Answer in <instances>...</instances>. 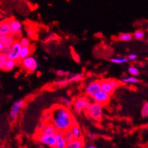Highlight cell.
I'll return each mask as SVG.
<instances>
[{
    "label": "cell",
    "mask_w": 148,
    "mask_h": 148,
    "mask_svg": "<svg viewBox=\"0 0 148 148\" xmlns=\"http://www.w3.org/2000/svg\"><path fill=\"white\" fill-rule=\"evenodd\" d=\"M49 110V121L57 130L60 133H66L72 130L77 125L76 119L69 108L63 105L55 104Z\"/></svg>",
    "instance_id": "6da1fadb"
},
{
    "label": "cell",
    "mask_w": 148,
    "mask_h": 148,
    "mask_svg": "<svg viewBox=\"0 0 148 148\" xmlns=\"http://www.w3.org/2000/svg\"><path fill=\"white\" fill-rule=\"evenodd\" d=\"M85 112H86V115L88 117L98 122H101L103 119V106L95 102L91 103L89 108L86 110Z\"/></svg>",
    "instance_id": "7a4b0ae2"
},
{
    "label": "cell",
    "mask_w": 148,
    "mask_h": 148,
    "mask_svg": "<svg viewBox=\"0 0 148 148\" xmlns=\"http://www.w3.org/2000/svg\"><path fill=\"white\" fill-rule=\"evenodd\" d=\"M100 83L101 91L106 93V94L109 95L110 96H111V95L114 94L116 88H117L119 86L122 84V82L113 78L103 79V80H100Z\"/></svg>",
    "instance_id": "3957f363"
},
{
    "label": "cell",
    "mask_w": 148,
    "mask_h": 148,
    "mask_svg": "<svg viewBox=\"0 0 148 148\" xmlns=\"http://www.w3.org/2000/svg\"><path fill=\"white\" fill-rule=\"evenodd\" d=\"M21 48H22V47H21L19 41H16L13 47L10 49L2 51V52H1V53L6 55L9 60H14V61L16 62L17 64H20L21 61V59H20V52L21 50Z\"/></svg>",
    "instance_id": "277c9868"
},
{
    "label": "cell",
    "mask_w": 148,
    "mask_h": 148,
    "mask_svg": "<svg viewBox=\"0 0 148 148\" xmlns=\"http://www.w3.org/2000/svg\"><path fill=\"white\" fill-rule=\"evenodd\" d=\"M34 138L44 145H48L52 148H56L57 145V137L56 135H45V134L36 133Z\"/></svg>",
    "instance_id": "5b68a950"
},
{
    "label": "cell",
    "mask_w": 148,
    "mask_h": 148,
    "mask_svg": "<svg viewBox=\"0 0 148 148\" xmlns=\"http://www.w3.org/2000/svg\"><path fill=\"white\" fill-rule=\"evenodd\" d=\"M21 66L28 73H33L38 68V62L33 56L26 58L21 61Z\"/></svg>",
    "instance_id": "8992f818"
},
{
    "label": "cell",
    "mask_w": 148,
    "mask_h": 148,
    "mask_svg": "<svg viewBox=\"0 0 148 148\" xmlns=\"http://www.w3.org/2000/svg\"><path fill=\"white\" fill-rule=\"evenodd\" d=\"M11 20V36L17 41V39L21 38V32H22V25L21 22L18 21L13 17L10 18Z\"/></svg>",
    "instance_id": "52a82bcc"
},
{
    "label": "cell",
    "mask_w": 148,
    "mask_h": 148,
    "mask_svg": "<svg viewBox=\"0 0 148 148\" xmlns=\"http://www.w3.org/2000/svg\"><path fill=\"white\" fill-rule=\"evenodd\" d=\"M99 91H101L100 80H95L94 82H91L86 89V96L90 98L94 97V96L96 95Z\"/></svg>",
    "instance_id": "ba28073f"
},
{
    "label": "cell",
    "mask_w": 148,
    "mask_h": 148,
    "mask_svg": "<svg viewBox=\"0 0 148 148\" xmlns=\"http://www.w3.org/2000/svg\"><path fill=\"white\" fill-rule=\"evenodd\" d=\"M25 102L24 99H19V100L15 102L10 112V118L12 121L16 119L20 110L25 106Z\"/></svg>",
    "instance_id": "9c48e42d"
},
{
    "label": "cell",
    "mask_w": 148,
    "mask_h": 148,
    "mask_svg": "<svg viewBox=\"0 0 148 148\" xmlns=\"http://www.w3.org/2000/svg\"><path fill=\"white\" fill-rule=\"evenodd\" d=\"M110 99H111V96L102 91L97 93L93 97V99L95 103H99L102 106H105L108 104L109 102H110Z\"/></svg>",
    "instance_id": "30bf717a"
},
{
    "label": "cell",
    "mask_w": 148,
    "mask_h": 148,
    "mask_svg": "<svg viewBox=\"0 0 148 148\" xmlns=\"http://www.w3.org/2000/svg\"><path fill=\"white\" fill-rule=\"evenodd\" d=\"M11 20L8 18L1 21L0 24V36H10L11 35Z\"/></svg>",
    "instance_id": "8fae6325"
},
{
    "label": "cell",
    "mask_w": 148,
    "mask_h": 148,
    "mask_svg": "<svg viewBox=\"0 0 148 148\" xmlns=\"http://www.w3.org/2000/svg\"><path fill=\"white\" fill-rule=\"evenodd\" d=\"M15 41H16V39L11 35H10V36H0V43L3 45L4 50L10 49L14 44Z\"/></svg>",
    "instance_id": "7c38bea8"
},
{
    "label": "cell",
    "mask_w": 148,
    "mask_h": 148,
    "mask_svg": "<svg viewBox=\"0 0 148 148\" xmlns=\"http://www.w3.org/2000/svg\"><path fill=\"white\" fill-rule=\"evenodd\" d=\"M85 140L83 136L79 138H75L72 142L67 143L66 148H83L85 147Z\"/></svg>",
    "instance_id": "4fadbf2b"
},
{
    "label": "cell",
    "mask_w": 148,
    "mask_h": 148,
    "mask_svg": "<svg viewBox=\"0 0 148 148\" xmlns=\"http://www.w3.org/2000/svg\"><path fill=\"white\" fill-rule=\"evenodd\" d=\"M35 49V45L34 44H31L29 47H22L21 50L20 52V59L21 60H24L26 58L29 57L31 54L33 53V51Z\"/></svg>",
    "instance_id": "5bb4252c"
},
{
    "label": "cell",
    "mask_w": 148,
    "mask_h": 148,
    "mask_svg": "<svg viewBox=\"0 0 148 148\" xmlns=\"http://www.w3.org/2000/svg\"><path fill=\"white\" fill-rule=\"evenodd\" d=\"M56 137H57V145L56 148H66L67 143L64 138V134L63 133L58 132L56 134Z\"/></svg>",
    "instance_id": "9a60e30c"
},
{
    "label": "cell",
    "mask_w": 148,
    "mask_h": 148,
    "mask_svg": "<svg viewBox=\"0 0 148 148\" xmlns=\"http://www.w3.org/2000/svg\"><path fill=\"white\" fill-rule=\"evenodd\" d=\"M72 106H73L74 109H75V111H76L77 114H81V112L83 111V110H84L82 106L81 103H80V99L78 97H75L73 98L72 101Z\"/></svg>",
    "instance_id": "2e32d148"
},
{
    "label": "cell",
    "mask_w": 148,
    "mask_h": 148,
    "mask_svg": "<svg viewBox=\"0 0 148 148\" xmlns=\"http://www.w3.org/2000/svg\"><path fill=\"white\" fill-rule=\"evenodd\" d=\"M25 25H26V31L28 36L33 39L37 38V33H36V29H34V26L30 25L29 24H28V22L25 23Z\"/></svg>",
    "instance_id": "e0dca14e"
},
{
    "label": "cell",
    "mask_w": 148,
    "mask_h": 148,
    "mask_svg": "<svg viewBox=\"0 0 148 148\" xmlns=\"http://www.w3.org/2000/svg\"><path fill=\"white\" fill-rule=\"evenodd\" d=\"M88 97L87 96H82V97H79V99H80V103H81L82 106H83V109H84L85 111L87 110V109L89 108V106H91V101H90V99H88Z\"/></svg>",
    "instance_id": "ac0fdd59"
},
{
    "label": "cell",
    "mask_w": 148,
    "mask_h": 148,
    "mask_svg": "<svg viewBox=\"0 0 148 148\" xmlns=\"http://www.w3.org/2000/svg\"><path fill=\"white\" fill-rule=\"evenodd\" d=\"M17 63L14 60H8V61L6 62V64H5V66L2 69L3 71H6V72H8V71H11L13 68L15 67V66L16 65Z\"/></svg>",
    "instance_id": "d6986e66"
},
{
    "label": "cell",
    "mask_w": 148,
    "mask_h": 148,
    "mask_svg": "<svg viewBox=\"0 0 148 148\" xmlns=\"http://www.w3.org/2000/svg\"><path fill=\"white\" fill-rule=\"evenodd\" d=\"M134 38V35L131 33H120L118 36V39L122 41H131Z\"/></svg>",
    "instance_id": "ffe728a7"
},
{
    "label": "cell",
    "mask_w": 148,
    "mask_h": 148,
    "mask_svg": "<svg viewBox=\"0 0 148 148\" xmlns=\"http://www.w3.org/2000/svg\"><path fill=\"white\" fill-rule=\"evenodd\" d=\"M71 132L72 133L74 136L75 137V138H79L82 136L81 131H80V129L78 125V124L75 125L72 127V130H71Z\"/></svg>",
    "instance_id": "44dd1931"
},
{
    "label": "cell",
    "mask_w": 148,
    "mask_h": 148,
    "mask_svg": "<svg viewBox=\"0 0 148 148\" xmlns=\"http://www.w3.org/2000/svg\"><path fill=\"white\" fill-rule=\"evenodd\" d=\"M64 134V139H65L66 142V143H69V142H72V141L75 139V137L74 136V135L72 134L71 130L66 132V133H64V134Z\"/></svg>",
    "instance_id": "7402d4cb"
},
{
    "label": "cell",
    "mask_w": 148,
    "mask_h": 148,
    "mask_svg": "<svg viewBox=\"0 0 148 148\" xmlns=\"http://www.w3.org/2000/svg\"><path fill=\"white\" fill-rule=\"evenodd\" d=\"M122 83H138L140 80L136 77H125L122 80Z\"/></svg>",
    "instance_id": "603a6c76"
},
{
    "label": "cell",
    "mask_w": 148,
    "mask_h": 148,
    "mask_svg": "<svg viewBox=\"0 0 148 148\" xmlns=\"http://www.w3.org/2000/svg\"><path fill=\"white\" fill-rule=\"evenodd\" d=\"M141 116L142 118L148 117V102H145L143 106H142V111H141Z\"/></svg>",
    "instance_id": "cb8c5ba5"
},
{
    "label": "cell",
    "mask_w": 148,
    "mask_h": 148,
    "mask_svg": "<svg viewBox=\"0 0 148 148\" xmlns=\"http://www.w3.org/2000/svg\"><path fill=\"white\" fill-rule=\"evenodd\" d=\"M111 62L114 63V64H124L126 62L128 61V58H111Z\"/></svg>",
    "instance_id": "d4e9b609"
},
{
    "label": "cell",
    "mask_w": 148,
    "mask_h": 148,
    "mask_svg": "<svg viewBox=\"0 0 148 148\" xmlns=\"http://www.w3.org/2000/svg\"><path fill=\"white\" fill-rule=\"evenodd\" d=\"M8 60V56L5 55V54L1 53V55H0V68H1L2 70L4 68V66H5V64H6Z\"/></svg>",
    "instance_id": "484cf974"
},
{
    "label": "cell",
    "mask_w": 148,
    "mask_h": 148,
    "mask_svg": "<svg viewBox=\"0 0 148 148\" xmlns=\"http://www.w3.org/2000/svg\"><path fill=\"white\" fill-rule=\"evenodd\" d=\"M19 42L22 47H26L31 45L29 38H21V39H19Z\"/></svg>",
    "instance_id": "4316f807"
},
{
    "label": "cell",
    "mask_w": 148,
    "mask_h": 148,
    "mask_svg": "<svg viewBox=\"0 0 148 148\" xmlns=\"http://www.w3.org/2000/svg\"><path fill=\"white\" fill-rule=\"evenodd\" d=\"M71 80H72V82H78L81 81V80H83L84 78V75L83 74H76V75H72V77H70Z\"/></svg>",
    "instance_id": "83f0119b"
},
{
    "label": "cell",
    "mask_w": 148,
    "mask_h": 148,
    "mask_svg": "<svg viewBox=\"0 0 148 148\" xmlns=\"http://www.w3.org/2000/svg\"><path fill=\"white\" fill-rule=\"evenodd\" d=\"M134 37L137 40H142L145 38V33H144V32L142 30L138 29V30H136L134 33Z\"/></svg>",
    "instance_id": "f1b7e54d"
},
{
    "label": "cell",
    "mask_w": 148,
    "mask_h": 148,
    "mask_svg": "<svg viewBox=\"0 0 148 148\" xmlns=\"http://www.w3.org/2000/svg\"><path fill=\"white\" fill-rule=\"evenodd\" d=\"M128 72L131 75H133V77L137 76V75H139V70L135 66H130L128 68Z\"/></svg>",
    "instance_id": "f546056e"
},
{
    "label": "cell",
    "mask_w": 148,
    "mask_h": 148,
    "mask_svg": "<svg viewBox=\"0 0 148 148\" xmlns=\"http://www.w3.org/2000/svg\"><path fill=\"white\" fill-rule=\"evenodd\" d=\"M71 82H72L71 78H65L63 79V80H58L57 82H56V84L58 85V86H65V85L69 84Z\"/></svg>",
    "instance_id": "4dcf8cb0"
},
{
    "label": "cell",
    "mask_w": 148,
    "mask_h": 148,
    "mask_svg": "<svg viewBox=\"0 0 148 148\" xmlns=\"http://www.w3.org/2000/svg\"><path fill=\"white\" fill-rule=\"evenodd\" d=\"M60 103H61V105H63V106L66 108H69L70 106H72V101H70L67 98H61L60 99Z\"/></svg>",
    "instance_id": "1f68e13d"
},
{
    "label": "cell",
    "mask_w": 148,
    "mask_h": 148,
    "mask_svg": "<svg viewBox=\"0 0 148 148\" xmlns=\"http://www.w3.org/2000/svg\"><path fill=\"white\" fill-rule=\"evenodd\" d=\"M71 53H72V58H73L74 60H75L76 62H77V63H80V56H79L77 54V52L74 50L73 48H71Z\"/></svg>",
    "instance_id": "d6a6232c"
},
{
    "label": "cell",
    "mask_w": 148,
    "mask_h": 148,
    "mask_svg": "<svg viewBox=\"0 0 148 148\" xmlns=\"http://www.w3.org/2000/svg\"><path fill=\"white\" fill-rule=\"evenodd\" d=\"M56 73H57V75H58V76L63 77V76H66V75H68L69 74V72H64L63 70H58L57 72H56Z\"/></svg>",
    "instance_id": "836d02e7"
},
{
    "label": "cell",
    "mask_w": 148,
    "mask_h": 148,
    "mask_svg": "<svg viewBox=\"0 0 148 148\" xmlns=\"http://www.w3.org/2000/svg\"><path fill=\"white\" fill-rule=\"evenodd\" d=\"M55 39V36H54L53 34L52 35H49V36H48L46 38L45 40H44V42H49V41H52V40Z\"/></svg>",
    "instance_id": "e575fe53"
},
{
    "label": "cell",
    "mask_w": 148,
    "mask_h": 148,
    "mask_svg": "<svg viewBox=\"0 0 148 148\" xmlns=\"http://www.w3.org/2000/svg\"><path fill=\"white\" fill-rule=\"evenodd\" d=\"M136 58H137V56L136 55V54H130V55H129L128 56L129 60H135V59H136Z\"/></svg>",
    "instance_id": "d590c367"
},
{
    "label": "cell",
    "mask_w": 148,
    "mask_h": 148,
    "mask_svg": "<svg viewBox=\"0 0 148 148\" xmlns=\"http://www.w3.org/2000/svg\"><path fill=\"white\" fill-rule=\"evenodd\" d=\"M88 138H91V139H95V138H96V135L95 134H89L88 135Z\"/></svg>",
    "instance_id": "8d00e7d4"
},
{
    "label": "cell",
    "mask_w": 148,
    "mask_h": 148,
    "mask_svg": "<svg viewBox=\"0 0 148 148\" xmlns=\"http://www.w3.org/2000/svg\"><path fill=\"white\" fill-rule=\"evenodd\" d=\"M86 148H97V147L95 146H94V145H90V146L87 147Z\"/></svg>",
    "instance_id": "74e56055"
},
{
    "label": "cell",
    "mask_w": 148,
    "mask_h": 148,
    "mask_svg": "<svg viewBox=\"0 0 148 148\" xmlns=\"http://www.w3.org/2000/svg\"><path fill=\"white\" fill-rule=\"evenodd\" d=\"M44 59H45V60H48V58L47 57H44Z\"/></svg>",
    "instance_id": "f35d334b"
},
{
    "label": "cell",
    "mask_w": 148,
    "mask_h": 148,
    "mask_svg": "<svg viewBox=\"0 0 148 148\" xmlns=\"http://www.w3.org/2000/svg\"><path fill=\"white\" fill-rule=\"evenodd\" d=\"M147 43H148V39H147Z\"/></svg>",
    "instance_id": "ab89813d"
}]
</instances>
